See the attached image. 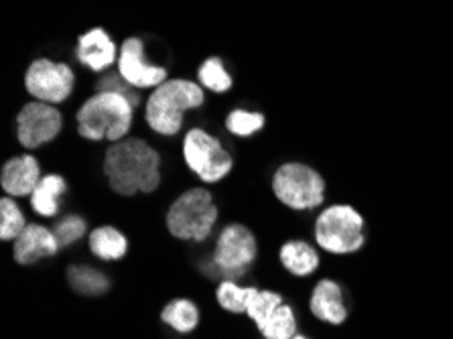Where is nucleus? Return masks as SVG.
I'll return each mask as SVG.
<instances>
[{
	"instance_id": "obj_1",
	"label": "nucleus",
	"mask_w": 453,
	"mask_h": 339,
	"mask_svg": "<svg viewBox=\"0 0 453 339\" xmlns=\"http://www.w3.org/2000/svg\"><path fill=\"white\" fill-rule=\"evenodd\" d=\"M161 158L142 138H122L108 149L104 173L119 196L153 193L161 183Z\"/></svg>"
},
{
	"instance_id": "obj_2",
	"label": "nucleus",
	"mask_w": 453,
	"mask_h": 339,
	"mask_svg": "<svg viewBox=\"0 0 453 339\" xmlns=\"http://www.w3.org/2000/svg\"><path fill=\"white\" fill-rule=\"evenodd\" d=\"M133 124V102L119 92H98L78 110V133L88 141L119 143Z\"/></svg>"
},
{
	"instance_id": "obj_3",
	"label": "nucleus",
	"mask_w": 453,
	"mask_h": 339,
	"mask_svg": "<svg viewBox=\"0 0 453 339\" xmlns=\"http://www.w3.org/2000/svg\"><path fill=\"white\" fill-rule=\"evenodd\" d=\"M203 104V89L185 80L165 81L150 94L145 110L149 127L163 136H175L181 130L185 110Z\"/></svg>"
},
{
	"instance_id": "obj_4",
	"label": "nucleus",
	"mask_w": 453,
	"mask_h": 339,
	"mask_svg": "<svg viewBox=\"0 0 453 339\" xmlns=\"http://www.w3.org/2000/svg\"><path fill=\"white\" fill-rule=\"evenodd\" d=\"M218 221V207L211 193L202 187L185 191L169 207L167 227L175 238L203 242L210 238Z\"/></svg>"
},
{
	"instance_id": "obj_5",
	"label": "nucleus",
	"mask_w": 453,
	"mask_h": 339,
	"mask_svg": "<svg viewBox=\"0 0 453 339\" xmlns=\"http://www.w3.org/2000/svg\"><path fill=\"white\" fill-rule=\"evenodd\" d=\"M315 240L329 254H352L364 246V218L352 205H332L315 221Z\"/></svg>"
},
{
	"instance_id": "obj_6",
	"label": "nucleus",
	"mask_w": 453,
	"mask_h": 339,
	"mask_svg": "<svg viewBox=\"0 0 453 339\" xmlns=\"http://www.w3.org/2000/svg\"><path fill=\"white\" fill-rule=\"evenodd\" d=\"M273 191L291 210H313L324 204L326 183L315 169L303 163H287L273 177Z\"/></svg>"
},
{
	"instance_id": "obj_7",
	"label": "nucleus",
	"mask_w": 453,
	"mask_h": 339,
	"mask_svg": "<svg viewBox=\"0 0 453 339\" xmlns=\"http://www.w3.org/2000/svg\"><path fill=\"white\" fill-rule=\"evenodd\" d=\"M254 260H257V238H254V234L242 224L226 226L219 234L214 258H211L216 273L228 276L226 281H234L238 276L249 273Z\"/></svg>"
},
{
	"instance_id": "obj_8",
	"label": "nucleus",
	"mask_w": 453,
	"mask_h": 339,
	"mask_svg": "<svg viewBox=\"0 0 453 339\" xmlns=\"http://www.w3.org/2000/svg\"><path fill=\"white\" fill-rule=\"evenodd\" d=\"M183 157L189 169L205 183H216L232 169V157L226 153L218 138L205 130H189L183 141Z\"/></svg>"
},
{
	"instance_id": "obj_9",
	"label": "nucleus",
	"mask_w": 453,
	"mask_h": 339,
	"mask_svg": "<svg viewBox=\"0 0 453 339\" xmlns=\"http://www.w3.org/2000/svg\"><path fill=\"white\" fill-rule=\"evenodd\" d=\"M73 72L65 64H53L50 59L33 61L27 69L25 86L31 96L45 104H61L73 89Z\"/></svg>"
},
{
	"instance_id": "obj_10",
	"label": "nucleus",
	"mask_w": 453,
	"mask_h": 339,
	"mask_svg": "<svg viewBox=\"0 0 453 339\" xmlns=\"http://www.w3.org/2000/svg\"><path fill=\"white\" fill-rule=\"evenodd\" d=\"M64 119L51 104L29 102L17 116V136L25 149H37L61 133Z\"/></svg>"
},
{
	"instance_id": "obj_11",
	"label": "nucleus",
	"mask_w": 453,
	"mask_h": 339,
	"mask_svg": "<svg viewBox=\"0 0 453 339\" xmlns=\"http://www.w3.org/2000/svg\"><path fill=\"white\" fill-rule=\"evenodd\" d=\"M120 75L134 88H159L165 84L167 72L163 67L149 65L145 61V45L141 39H127L120 53Z\"/></svg>"
},
{
	"instance_id": "obj_12",
	"label": "nucleus",
	"mask_w": 453,
	"mask_h": 339,
	"mask_svg": "<svg viewBox=\"0 0 453 339\" xmlns=\"http://www.w3.org/2000/svg\"><path fill=\"white\" fill-rule=\"evenodd\" d=\"M41 167L33 155H20L4 163L0 171V185L12 197H25L35 191L41 181Z\"/></svg>"
},
{
	"instance_id": "obj_13",
	"label": "nucleus",
	"mask_w": 453,
	"mask_h": 339,
	"mask_svg": "<svg viewBox=\"0 0 453 339\" xmlns=\"http://www.w3.org/2000/svg\"><path fill=\"white\" fill-rule=\"evenodd\" d=\"M59 248V242L51 230L39 224H29L15 240V250L12 252H15L19 265H35L39 260L58 254Z\"/></svg>"
},
{
	"instance_id": "obj_14",
	"label": "nucleus",
	"mask_w": 453,
	"mask_h": 339,
	"mask_svg": "<svg viewBox=\"0 0 453 339\" xmlns=\"http://www.w3.org/2000/svg\"><path fill=\"white\" fill-rule=\"evenodd\" d=\"M309 307H311V313L318 317V320L332 325L344 323L348 317L342 287L335 281L329 279L318 282V287H315L311 293V303H309Z\"/></svg>"
},
{
	"instance_id": "obj_15",
	"label": "nucleus",
	"mask_w": 453,
	"mask_h": 339,
	"mask_svg": "<svg viewBox=\"0 0 453 339\" xmlns=\"http://www.w3.org/2000/svg\"><path fill=\"white\" fill-rule=\"evenodd\" d=\"M78 59L94 72H102L114 64L116 47L102 29H94L80 39Z\"/></svg>"
},
{
	"instance_id": "obj_16",
	"label": "nucleus",
	"mask_w": 453,
	"mask_h": 339,
	"mask_svg": "<svg viewBox=\"0 0 453 339\" xmlns=\"http://www.w3.org/2000/svg\"><path fill=\"white\" fill-rule=\"evenodd\" d=\"M280 262L295 276L313 274L319 268V254L307 242L291 240L280 248Z\"/></svg>"
},
{
	"instance_id": "obj_17",
	"label": "nucleus",
	"mask_w": 453,
	"mask_h": 339,
	"mask_svg": "<svg viewBox=\"0 0 453 339\" xmlns=\"http://www.w3.org/2000/svg\"><path fill=\"white\" fill-rule=\"evenodd\" d=\"M65 179L61 175H45L41 179L35 191L31 193V207L39 216L53 218L59 210L58 199L65 193Z\"/></svg>"
},
{
	"instance_id": "obj_18",
	"label": "nucleus",
	"mask_w": 453,
	"mask_h": 339,
	"mask_svg": "<svg viewBox=\"0 0 453 339\" xmlns=\"http://www.w3.org/2000/svg\"><path fill=\"white\" fill-rule=\"evenodd\" d=\"M90 248L100 260H120L122 256H127L128 240L116 227L102 226L90 234Z\"/></svg>"
},
{
	"instance_id": "obj_19",
	"label": "nucleus",
	"mask_w": 453,
	"mask_h": 339,
	"mask_svg": "<svg viewBox=\"0 0 453 339\" xmlns=\"http://www.w3.org/2000/svg\"><path fill=\"white\" fill-rule=\"evenodd\" d=\"M67 279H70V285L75 293L86 295V297H98L104 295L110 289V281L106 274L96 271L92 266L86 265H73L67 271Z\"/></svg>"
},
{
	"instance_id": "obj_20",
	"label": "nucleus",
	"mask_w": 453,
	"mask_h": 339,
	"mask_svg": "<svg viewBox=\"0 0 453 339\" xmlns=\"http://www.w3.org/2000/svg\"><path fill=\"white\" fill-rule=\"evenodd\" d=\"M161 320L180 334H191L200 323V311L189 299H175L161 311Z\"/></svg>"
},
{
	"instance_id": "obj_21",
	"label": "nucleus",
	"mask_w": 453,
	"mask_h": 339,
	"mask_svg": "<svg viewBox=\"0 0 453 339\" xmlns=\"http://www.w3.org/2000/svg\"><path fill=\"white\" fill-rule=\"evenodd\" d=\"M283 305V297L273 290H258L250 287V297L246 303V315L257 323V327L265 325L266 320L277 311V307Z\"/></svg>"
},
{
	"instance_id": "obj_22",
	"label": "nucleus",
	"mask_w": 453,
	"mask_h": 339,
	"mask_svg": "<svg viewBox=\"0 0 453 339\" xmlns=\"http://www.w3.org/2000/svg\"><path fill=\"white\" fill-rule=\"evenodd\" d=\"M260 334L266 339H291L297 335V320H295V311L289 305H280L277 311L266 320L265 325H260Z\"/></svg>"
},
{
	"instance_id": "obj_23",
	"label": "nucleus",
	"mask_w": 453,
	"mask_h": 339,
	"mask_svg": "<svg viewBox=\"0 0 453 339\" xmlns=\"http://www.w3.org/2000/svg\"><path fill=\"white\" fill-rule=\"evenodd\" d=\"M27 227V221L19 205L11 197L0 199V238L4 242L17 240Z\"/></svg>"
},
{
	"instance_id": "obj_24",
	"label": "nucleus",
	"mask_w": 453,
	"mask_h": 339,
	"mask_svg": "<svg viewBox=\"0 0 453 339\" xmlns=\"http://www.w3.org/2000/svg\"><path fill=\"white\" fill-rule=\"evenodd\" d=\"M219 307L230 313H246V303L250 297V287H240L234 281H222L216 290Z\"/></svg>"
},
{
	"instance_id": "obj_25",
	"label": "nucleus",
	"mask_w": 453,
	"mask_h": 339,
	"mask_svg": "<svg viewBox=\"0 0 453 339\" xmlns=\"http://www.w3.org/2000/svg\"><path fill=\"white\" fill-rule=\"evenodd\" d=\"M265 127V116L258 112H246V110H234L228 119H226V128L232 135L250 136Z\"/></svg>"
},
{
	"instance_id": "obj_26",
	"label": "nucleus",
	"mask_w": 453,
	"mask_h": 339,
	"mask_svg": "<svg viewBox=\"0 0 453 339\" xmlns=\"http://www.w3.org/2000/svg\"><path fill=\"white\" fill-rule=\"evenodd\" d=\"M200 81L210 89H214V92H226V89H230L232 86V78L228 73H226V69L222 65V59L219 58H211L205 61L200 69Z\"/></svg>"
},
{
	"instance_id": "obj_27",
	"label": "nucleus",
	"mask_w": 453,
	"mask_h": 339,
	"mask_svg": "<svg viewBox=\"0 0 453 339\" xmlns=\"http://www.w3.org/2000/svg\"><path fill=\"white\" fill-rule=\"evenodd\" d=\"M55 238H58L59 246H72L73 242H78L81 236L86 234V220L80 216H67L65 220H61L58 226H55Z\"/></svg>"
},
{
	"instance_id": "obj_28",
	"label": "nucleus",
	"mask_w": 453,
	"mask_h": 339,
	"mask_svg": "<svg viewBox=\"0 0 453 339\" xmlns=\"http://www.w3.org/2000/svg\"><path fill=\"white\" fill-rule=\"evenodd\" d=\"M291 339H307V337L305 335H293Z\"/></svg>"
}]
</instances>
